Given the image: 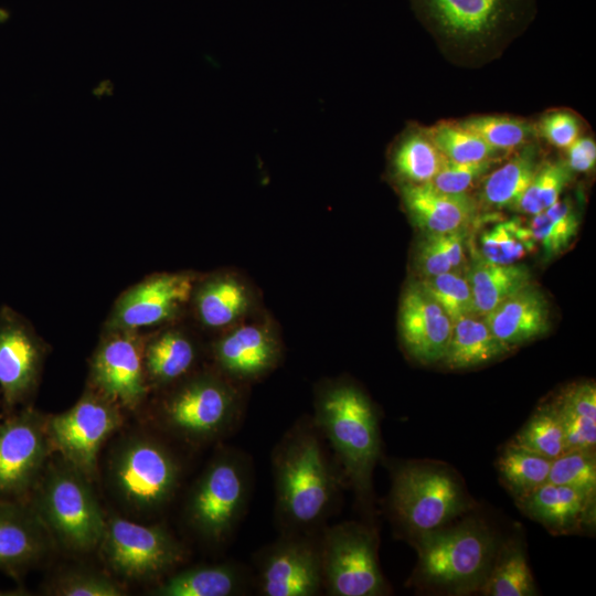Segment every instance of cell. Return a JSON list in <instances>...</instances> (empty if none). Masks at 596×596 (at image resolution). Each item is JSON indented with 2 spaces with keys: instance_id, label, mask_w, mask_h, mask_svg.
I'll list each match as a JSON object with an SVG mask.
<instances>
[{
  "instance_id": "obj_1",
  "label": "cell",
  "mask_w": 596,
  "mask_h": 596,
  "mask_svg": "<svg viewBox=\"0 0 596 596\" xmlns=\"http://www.w3.org/2000/svg\"><path fill=\"white\" fill-rule=\"evenodd\" d=\"M276 509L289 532L304 533L329 513L338 478L313 422H300L273 451Z\"/></svg>"
},
{
  "instance_id": "obj_2",
  "label": "cell",
  "mask_w": 596,
  "mask_h": 596,
  "mask_svg": "<svg viewBox=\"0 0 596 596\" xmlns=\"http://www.w3.org/2000/svg\"><path fill=\"white\" fill-rule=\"evenodd\" d=\"M313 424L333 448L361 504L370 507L381 439L369 397L349 383L324 386L316 400Z\"/></svg>"
},
{
  "instance_id": "obj_3",
  "label": "cell",
  "mask_w": 596,
  "mask_h": 596,
  "mask_svg": "<svg viewBox=\"0 0 596 596\" xmlns=\"http://www.w3.org/2000/svg\"><path fill=\"white\" fill-rule=\"evenodd\" d=\"M414 541L418 553L414 584L451 595L480 590L500 544L492 530L476 518L448 524Z\"/></svg>"
},
{
  "instance_id": "obj_4",
  "label": "cell",
  "mask_w": 596,
  "mask_h": 596,
  "mask_svg": "<svg viewBox=\"0 0 596 596\" xmlns=\"http://www.w3.org/2000/svg\"><path fill=\"white\" fill-rule=\"evenodd\" d=\"M91 480L61 459L46 465L28 502L64 549L85 553L98 547L106 518Z\"/></svg>"
},
{
  "instance_id": "obj_5",
  "label": "cell",
  "mask_w": 596,
  "mask_h": 596,
  "mask_svg": "<svg viewBox=\"0 0 596 596\" xmlns=\"http://www.w3.org/2000/svg\"><path fill=\"white\" fill-rule=\"evenodd\" d=\"M470 507L464 485L449 467L411 461L394 469L391 512L413 540L450 524Z\"/></svg>"
},
{
  "instance_id": "obj_6",
  "label": "cell",
  "mask_w": 596,
  "mask_h": 596,
  "mask_svg": "<svg viewBox=\"0 0 596 596\" xmlns=\"http://www.w3.org/2000/svg\"><path fill=\"white\" fill-rule=\"evenodd\" d=\"M249 471L235 450L221 451L195 482L187 503V519L205 541L222 543L240 521L249 494Z\"/></svg>"
},
{
  "instance_id": "obj_7",
  "label": "cell",
  "mask_w": 596,
  "mask_h": 596,
  "mask_svg": "<svg viewBox=\"0 0 596 596\" xmlns=\"http://www.w3.org/2000/svg\"><path fill=\"white\" fill-rule=\"evenodd\" d=\"M322 586L331 596H381L389 593L377 560V538L372 529L344 522L323 531L319 539Z\"/></svg>"
},
{
  "instance_id": "obj_8",
  "label": "cell",
  "mask_w": 596,
  "mask_h": 596,
  "mask_svg": "<svg viewBox=\"0 0 596 596\" xmlns=\"http://www.w3.org/2000/svg\"><path fill=\"white\" fill-rule=\"evenodd\" d=\"M238 413V395L231 384L213 375H200L163 401L160 417L173 435L200 444L227 433Z\"/></svg>"
},
{
  "instance_id": "obj_9",
  "label": "cell",
  "mask_w": 596,
  "mask_h": 596,
  "mask_svg": "<svg viewBox=\"0 0 596 596\" xmlns=\"http://www.w3.org/2000/svg\"><path fill=\"white\" fill-rule=\"evenodd\" d=\"M123 423L121 408L93 389L67 411L47 416L46 427L52 449L93 481L103 444Z\"/></svg>"
},
{
  "instance_id": "obj_10",
  "label": "cell",
  "mask_w": 596,
  "mask_h": 596,
  "mask_svg": "<svg viewBox=\"0 0 596 596\" xmlns=\"http://www.w3.org/2000/svg\"><path fill=\"white\" fill-rule=\"evenodd\" d=\"M109 468L119 497L140 510L156 509L168 502L180 479V466L173 454L147 436L123 440Z\"/></svg>"
},
{
  "instance_id": "obj_11",
  "label": "cell",
  "mask_w": 596,
  "mask_h": 596,
  "mask_svg": "<svg viewBox=\"0 0 596 596\" xmlns=\"http://www.w3.org/2000/svg\"><path fill=\"white\" fill-rule=\"evenodd\" d=\"M98 549L110 572L134 581L158 578L184 557L181 544L163 526L138 524L118 515L106 518Z\"/></svg>"
},
{
  "instance_id": "obj_12",
  "label": "cell",
  "mask_w": 596,
  "mask_h": 596,
  "mask_svg": "<svg viewBox=\"0 0 596 596\" xmlns=\"http://www.w3.org/2000/svg\"><path fill=\"white\" fill-rule=\"evenodd\" d=\"M47 415L31 407L0 423V502L28 501L53 450Z\"/></svg>"
},
{
  "instance_id": "obj_13",
  "label": "cell",
  "mask_w": 596,
  "mask_h": 596,
  "mask_svg": "<svg viewBox=\"0 0 596 596\" xmlns=\"http://www.w3.org/2000/svg\"><path fill=\"white\" fill-rule=\"evenodd\" d=\"M257 584L264 596H313L322 586L319 540L289 532L257 556Z\"/></svg>"
},
{
  "instance_id": "obj_14",
  "label": "cell",
  "mask_w": 596,
  "mask_h": 596,
  "mask_svg": "<svg viewBox=\"0 0 596 596\" xmlns=\"http://www.w3.org/2000/svg\"><path fill=\"white\" fill-rule=\"evenodd\" d=\"M145 344L130 330H109L91 362L94 389L121 409H136L148 391Z\"/></svg>"
},
{
  "instance_id": "obj_15",
  "label": "cell",
  "mask_w": 596,
  "mask_h": 596,
  "mask_svg": "<svg viewBox=\"0 0 596 596\" xmlns=\"http://www.w3.org/2000/svg\"><path fill=\"white\" fill-rule=\"evenodd\" d=\"M45 350L31 327L12 309L0 310V397L7 413L36 389Z\"/></svg>"
},
{
  "instance_id": "obj_16",
  "label": "cell",
  "mask_w": 596,
  "mask_h": 596,
  "mask_svg": "<svg viewBox=\"0 0 596 596\" xmlns=\"http://www.w3.org/2000/svg\"><path fill=\"white\" fill-rule=\"evenodd\" d=\"M193 280L187 274L152 276L128 289L116 302L108 330H130L160 323L190 298Z\"/></svg>"
},
{
  "instance_id": "obj_17",
  "label": "cell",
  "mask_w": 596,
  "mask_h": 596,
  "mask_svg": "<svg viewBox=\"0 0 596 596\" xmlns=\"http://www.w3.org/2000/svg\"><path fill=\"white\" fill-rule=\"evenodd\" d=\"M398 326L403 344L415 360L425 364L443 361L453 322L418 284L407 287L402 296Z\"/></svg>"
},
{
  "instance_id": "obj_18",
  "label": "cell",
  "mask_w": 596,
  "mask_h": 596,
  "mask_svg": "<svg viewBox=\"0 0 596 596\" xmlns=\"http://www.w3.org/2000/svg\"><path fill=\"white\" fill-rule=\"evenodd\" d=\"M51 535L28 501L0 502V570L17 575L41 560Z\"/></svg>"
},
{
  "instance_id": "obj_19",
  "label": "cell",
  "mask_w": 596,
  "mask_h": 596,
  "mask_svg": "<svg viewBox=\"0 0 596 596\" xmlns=\"http://www.w3.org/2000/svg\"><path fill=\"white\" fill-rule=\"evenodd\" d=\"M401 193L414 224L426 234L466 230L477 214V203L467 193H446L430 183H404Z\"/></svg>"
},
{
  "instance_id": "obj_20",
  "label": "cell",
  "mask_w": 596,
  "mask_h": 596,
  "mask_svg": "<svg viewBox=\"0 0 596 596\" xmlns=\"http://www.w3.org/2000/svg\"><path fill=\"white\" fill-rule=\"evenodd\" d=\"M482 319L492 334L511 350L547 331L549 304L544 295L530 284L505 298Z\"/></svg>"
},
{
  "instance_id": "obj_21",
  "label": "cell",
  "mask_w": 596,
  "mask_h": 596,
  "mask_svg": "<svg viewBox=\"0 0 596 596\" xmlns=\"http://www.w3.org/2000/svg\"><path fill=\"white\" fill-rule=\"evenodd\" d=\"M521 511L554 534H566L590 524L595 499L562 485L545 482L517 501Z\"/></svg>"
},
{
  "instance_id": "obj_22",
  "label": "cell",
  "mask_w": 596,
  "mask_h": 596,
  "mask_svg": "<svg viewBox=\"0 0 596 596\" xmlns=\"http://www.w3.org/2000/svg\"><path fill=\"white\" fill-rule=\"evenodd\" d=\"M278 344L273 334L256 324L235 328L224 336L214 348L220 368L241 380L258 377L277 362Z\"/></svg>"
},
{
  "instance_id": "obj_23",
  "label": "cell",
  "mask_w": 596,
  "mask_h": 596,
  "mask_svg": "<svg viewBox=\"0 0 596 596\" xmlns=\"http://www.w3.org/2000/svg\"><path fill=\"white\" fill-rule=\"evenodd\" d=\"M467 279L475 315L485 317L505 298L530 285L531 274L523 265H500L478 257L471 265Z\"/></svg>"
},
{
  "instance_id": "obj_24",
  "label": "cell",
  "mask_w": 596,
  "mask_h": 596,
  "mask_svg": "<svg viewBox=\"0 0 596 596\" xmlns=\"http://www.w3.org/2000/svg\"><path fill=\"white\" fill-rule=\"evenodd\" d=\"M505 348L477 315L453 322L449 343L441 362L451 370H462L488 363L505 352Z\"/></svg>"
},
{
  "instance_id": "obj_25",
  "label": "cell",
  "mask_w": 596,
  "mask_h": 596,
  "mask_svg": "<svg viewBox=\"0 0 596 596\" xmlns=\"http://www.w3.org/2000/svg\"><path fill=\"white\" fill-rule=\"evenodd\" d=\"M560 418L565 451L595 449L596 387L592 382L568 386L553 403Z\"/></svg>"
},
{
  "instance_id": "obj_26",
  "label": "cell",
  "mask_w": 596,
  "mask_h": 596,
  "mask_svg": "<svg viewBox=\"0 0 596 596\" xmlns=\"http://www.w3.org/2000/svg\"><path fill=\"white\" fill-rule=\"evenodd\" d=\"M243 574L230 564L188 568L168 577L151 594L158 596H232L242 592Z\"/></svg>"
},
{
  "instance_id": "obj_27",
  "label": "cell",
  "mask_w": 596,
  "mask_h": 596,
  "mask_svg": "<svg viewBox=\"0 0 596 596\" xmlns=\"http://www.w3.org/2000/svg\"><path fill=\"white\" fill-rule=\"evenodd\" d=\"M195 348L183 333L166 331L145 345L143 361L147 380L164 385L185 375L195 361Z\"/></svg>"
},
{
  "instance_id": "obj_28",
  "label": "cell",
  "mask_w": 596,
  "mask_h": 596,
  "mask_svg": "<svg viewBox=\"0 0 596 596\" xmlns=\"http://www.w3.org/2000/svg\"><path fill=\"white\" fill-rule=\"evenodd\" d=\"M479 592L487 596L538 595L524 547L519 540L499 544L492 566Z\"/></svg>"
},
{
  "instance_id": "obj_29",
  "label": "cell",
  "mask_w": 596,
  "mask_h": 596,
  "mask_svg": "<svg viewBox=\"0 0 596 596\" xmlns=\"http://www.w3.org/2000/svg\"><path fill=\"white\" fill-rule=\"evenodd\" d=\"M195 307L205 326L223 328L245 313L249 307V294L236 278L221 276L200 287L195 295Z\"/></svg>"
},
{
  "instance_id": "obj_30",
  "label": "cell",
  "mask_w": 596,
  "mask_h": 596,
  "mask_svg": "<svg viewBox=\"0 0 596 596\" xmlns=\"http://www.w3.org/2000/svg\"><path fill=\"white\" fill-rule=\"evenodd\" d=\"M447 162L427 135L415 131L401 138L391 156L393 174L411 184L430 182Z\"/></svg>"
},
{
  "instance_id": "obj_31",
  "label": "cell",
  "mask_w": 596,
  "mask_h": 596,
  "mask_svg": "<svg viewBox=\"0 0 596 596\" xmlns=\"http://www.w3.org/2000/svg\"><path fill=\"white\" fill-rule=\"evenodd\" d=\"M536 169L533 150H523L483 179L480 190L481 204L489 209H514Z\"/></svg>"
},
{
  "instance_id": "obj_32",
  "label": "cell",
  "mask_w": 596,
  "mask_h": 596,
  "mask_svg": "<svg viewBox=\"0 0 596 596\" xmlns=\"http://www.w3.org/2000/svg\"><path fill=\"white\" fill-rule=\"evenodd\" d=\"M503 0H427L443 29L456 36H475L497 20Z\"/></svg>"
},
{
  "instance_id": "obj_33",
  "label": "cell",
  "mask_w": 596,
  "mask_h": 596,
  "mask_svg": "<svg viewBox=\"0 0 596 596\" xmlns=\"http://www.w3.org/2000/svg\"><path fill=\"white\" fill-rule=\"evenodd\" d=\"M552 460L507 444L497 460L503 486L515 502L547 482Z\"/></svg>"
},
{
  "instance_id": "obj_34",
  "label": "cell",
  "mask_w": 596,
  "mask_h": 596,
  "mask_svg": "<svg viewBox=\"0 0 596 596\" xmlns=\"http://www.w3.org/2000/svg\"><path fill=\"white\" fill-rule=\"evenodd\" d=\"M578 217L568 200H557L543 212L532 215L529 230L534 243L547 256L562 253L576 236Z\"/></svg>"
},
{
  "instance_id": "obj_35",
  "label": "cell",
  "mask_w": 596,
  "mask_h": 596,
  "mask_svg": "<svg viewBox=\"0 0 596 596\" xmlns=\"http://www.w3.org/2000/svg\"><path fill=\"white\" fill-rule=\"evenodd\" d=\"M508 444L551 460L565 453L563 428L552 403L539 407Z\"/></svg>"
},
{
  "instance_id": "obj_36",
  "label": "cell",
  "mask_w": 596,
  "mask_h": 596,
  "mask_svg": "<svg viewBox=\"0 0 596 596\" xmlns=\"http://www.w3.org/2000/svg\"><path fill=\"white\" fill-rule=\"evenodd\" d=\"M535 243L528 226L518 221L496 224L480 235V258L500 265L515 264Z\"/></svg>"
},
{
  "instance_id": "obj_37",
  "label": "cell",
  "mask_w": 596,
  "mask_h": 596,
  "mask_svg": "<svg viewBox=\"0 0 596 596\" xmlns=\"http://www.w3.org/2000/svg\"><path fill=\"white\" fill-rule=\"evenodd\" d=\"M427 136L447 161L453 163H476L492 160L498 153L459 123H440L433 127Z\"/></svg>"
},
{
  "instance_id": "obj_38",
  "label": "cell",
  "mask_w": 596,
  "mask_h": 596,
  "mask_svg": "<svg viewBox=\"0 0 596 596\" xmlns=\"http://www.w3.org/2000/svg\"><path fill=\"white\" fill-rule=\"evenodd\" d=\"M571 178L572 170L564 162H545L538 166L514 210L530 215L543 212L560 200V195Z\"/></svg>"
},
{
  "instance_id": "obj_39",
  "label": "cell",
  "mask_w": 596,
  "mask_h": 596,
  "mask_svg": "<svg viewBox=\"0 0 596 596\" xmlns=\"http://www.w3.org/2000/svg\"><path fill=\"white\" fill-rule=\"evenodd\" d=\"M466 230L427 234L419 244L416 263L424 277L457 270L465 260Z\"/></svg>"
},
{
  "instance_id": "obj_40",
  "label": "cell",
  "mask_w": 596,
  "mask_h": 596,
  "mask_svg": "<svg viewBox=\"0 0 596 596\" xmlns=\"http://www.w3.org/2000/svg\"><path fill=\"white\" fill-rule=\"evenodd\" d=\"M459 125L471 130L497 152L521 147L533 134L531 124L505 116H478Z\"/></svg>"
},
{
  "instance_id": "obj_41",
  "label": "cell",
  "mask_w": 596,
  "mask_h": 596,
  "mask_svg": "<svg viewBox=\"0 0 596 596\" xmlns=\"http://www.w3.org/2000/svg\"><path fill=\"white\" fill-rule=\"evenodd\" d=\"M418 285L441 307L451 322L475 315L467 276L457 270L424 277Z\"/></svg>"
},
{
  "instance_id": "obj_42",
  "label": "cell",
  "mask_w": 596,
  "mask_h": 596,
  "mask_svg": "<svg viewBox=\"0 0 596 596\" xmlns=\"http://www.w3.org/2000/svg\"><path fill=\"white\" fill-rule=\"evenodd\" d=\"M547 481L574 488L587 497L595 499V449L567 450L553 459Z\"/></svg>"
},
{
  "instance_id": "obj_43",
  "label": "cell",
  "mask_w": 596,
  "mask_h": 596,
  "mask_svg": "<svg viewBox=\"0 0 596 596\" xmlns=\"http://www.w3.org/2000/svg\"><path fill=\"white\" fill-rule=\"evenodd\" d=\"M126 592L111 576L82 568L62 573L47 588V594L57 596H123Z\"/></svg>"
},
{
  "instance_id": "obj_44",
  "label": "cell",
  "mask_w": 596,
  "mask_h": 596,
  "mask_svg": "<svg viewBox=\"0 0 596 596\" xmlns=\"http://www.w3.org/2000/svg\"><path fill=\"white\" fill-rule=\"evenodd\" d=\"M492 163L493 159L476 163H453L448 161L428 183L446 193H467L477 180L489 171Z\"/></svg>"
},
{
  "instance_id": "obj_45",
  "label": "cell",
  "mask_w": 596,
  "mask_h": 596,
  "mask_svg": "<svg viewBox=\"0 0 596 596\" xmlns=\"http://www.w3.org/2000/svg\"><path fill=\"white\" fill-rule=\"evenodd\" d=\"M541 131L553 146L567 149L579 136V125L568 111L547 114L541 123Z\"/></svg>"
},
{
  "instance_id": "obj_46",
  "label": "cell",
  "mask_w": 596,
  "mask_h": 596,
  "mask_svg": "<svg viewBox=\"0 0 596 596\" xmlns=\"http://www.w3.org/2000/svg\"><path fill=\"white\" fill-rule=\"evenodd\" d=\"M566 150V164L572 171L587 172L595 167L596 145L593 139L578 137Z\"/></svg>"
},
{
  "instance_id": "obj_47",
  "label": "cell",
  "mask_w": 596,
  "mask_h": 596,
  "mask_svg": "<svg viewBox=\"0 0 596 596\" xmlns=\"http://www.w3.org/2000/svg\"><path fill=\"white\" fill-rule=\"evenodd\" d=\"M23 589H12V590H2L0 589V596H18V595H25L26 593H23Z\"/></svg>"
},
{
  "instance_id": "obj_48",
  "label": "cell",
  "mask_w": 596,
  "mask_h": 596,
  "mask_svg": "<svg viewBox=\"0 0 596 596\" xmlns=\"http://www.w3.org/2000/svg\"><path fill=\"white\" fill-rule=\"evenodd\" d=\"M0 406H1V397H0ZM1 417V416H0Z\"/></svg>"
}]
</instances>
